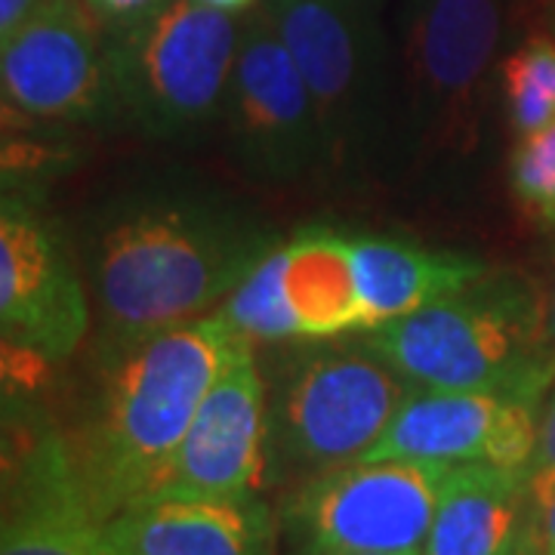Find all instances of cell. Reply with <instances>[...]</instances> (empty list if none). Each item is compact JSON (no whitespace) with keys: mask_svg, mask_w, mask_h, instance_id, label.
<instances>
[{"mask_svg":"<svg viewBox=\"0 0 555 555\" xmlns=\"http://www.w3.org/2000/svg\"><path fill=\"white\" fill-rule=\"evenodd\" d=\"M83 10L93 16L105 38L118 35L124 28L137 25L145 16H152L167 0H80Z\"/></svg>","mask_w":555,"mask_h":555,"instance_id":"22","label":"cell"},{"mask_svg":"<svg viewBox=\"0 0 555 555\" xmlns=\"http://www.w3.org/2000/svg\"><path fill=\"white\" fill-rule=\"evenodd\" d=\"M364 555H423V553H364Z\"/></svg>","mask_w":555,"mask_h":555,"instance_id":"28","label":"cell"},{"mask_svg":"<svg viewBox=\"0 0 555 555\" xmlns=\"http://www.w3.org/2000/svg\"><path fill=\"white\" fill-rule=\"evenodd\" d=\"M531 518L528 469L451 466L423 555H503Z\"/></svg>","mask_w":555,"mask_h":555,"instance_id":"17","label":"cell"},{"mask_svg":"<svg viewBox=\"0 0 555 555\" xmlns=\"http://www.w3.org/2000/svg\"><path fill=\"white\" fill-rule=\"evenodd\" d=\"M207 7H217V10H225V13H235V16H244L257 7V0H204Z\"/></svg>","mask_w":555,"mask_h":555,"instance_id":"26","label":"cell"},{"mask_svg":"<svg viewBox=\"0 0 555 555\" xmlns=\"http://www.w3.org/2000/svg\"><path fill=\"white\" fill-rule=\"evenodd\" d=\"M448 463L356 460L299 481L281 500L287 555L423 553Z\"/></svg>","mask_w":555,"mask_h":555,"instance_id":"8","label":"cell"},{"mask_svg":"<svg viewBox=\"0 0 555 555\" xmlns=\"http://www.w3.org/2000/svg\"><path fill=\"white\" fill-rule=\"evenodd\" d=\"M543 401L509 392L423 389L401 401L386 433L361 460L491 463L528 469L537 451Z\"/></svg>","mask_w":555,"mask_h":555,"instance_id":"13","label":"cell"},{"mask_svg":"<svg viewBox=\"0 0 555 555\" xmlns=\"http://www.w3.org/2000/svg\"><path fill=\"white\" fill-rule=\"evenodd\" d=\"M250 339L214 312L102 352V371L65 433L102 521L155 494L219 371Z\"/></svg>","mask_w":555,"mask_h":555,"instance_id":"2","label":"cell"},{"mask_svg":"<svg viewBox=\"0 0 555 555\" xmlns=\"http://www.w3.org/2000/svg\"><path fill=\"white\" fill-rule=\"evenodd\" d=\"M503 555H543L540 553V540H537V525L534 518L521 528V534L513 540V546Z\"/></svg>","mask_w":555,"mask_h":555,"instance_id":"25","label":"cell"},{"mask_svg":"<svg viewBox=\"0 0 555 555\" xmlns=\"http://www.w3.org/2000/svg\"><path fill=\"white\" fill-rule=\"evenodd\" d=\"M266 485L269 383L259 374L254 343H247L207 389L158 491L241 496L259 494Z\"/></svg>","mask_w":555,"mask_h":555,"instance_id":"14","label":"cell"},{"mask_svg":"<svg viewBox=\"0 0 555 555\" xmlns=\"http://www.w3.org/2000/svg\"><path fill=\"white\" fill-rule=\"evenodd\" d=\"M43 0H0V40L10 38Z\"/></svg>","mask_w":555,"mask_h":555,"instance_id":"24","label":"cell"},{"mask_svg":"<svg viewBox=\"0 0 555 555\" xmlns=\"http://www.w3.org/2000/svg\"><path fill=\"white\" fill-rule=\"evenodd\" d=\"M496 93L516 137H528L555 120V38L528 35L496 68Z\"/></svg>","mask_w":555,"mask_h":555,"instance_id":"19","label":"cell"},{"mask_svg":"<svg viewBox=\"0 0 555 555\" xmlns=\"http://www.w3.org/2000/svg\"><path fill=\"white\" fill-rule=\"evenodd\" d=\"M546 331H550V343L555 349V278L553 287H550V297H546Z\"/></svg>","mask_w":555,"mask_h":555,"instance_id":"27","label":"cell"},{"mask_svg":"<svg viewBox=\"0 0 555 555\" xmlns=\"http://www.w3.org/2000/svg\"><path fill=\"white\" fill-rule=\"evenodd\" d=\"M534 506L537 540H540V553L555 555V488L546 496H540Z\"/></svg>","mask_w":555,"mask_h":555,"instance_id":"23","label":"cell"},{"mask_svg":"<svg viewBox=\"0 0 555 555\" xmlns=\"http://www.w3.org/2000/svg\"><path fill=\"white\" fill-rule=\"evenodd\" d=\"M513 0H404L398 20L401 173L463 192L485 170L488 112Z\"/></svg>","mask_w":555,"mask_h":555,"instance_id":"3","label":"cell"},{"mask_svg":"<svg viewBox=\"0 0 555 555\" xmlns=\"http://www.w3.org/2000/svg\"><path fill=\"white\" fill-rule=\"evenodd\" d=\"M3 100L40 120L102 124L118 118L105 35L80 0H43L0 40Z\"/></svg>","mask_w":555,"mask_h":555,"instance_id":"12","label":"cell"},{"mask_svg":"<svg viewBox=\"0 0 555 555\" xmlns=\"http://www.w3.org/2000/svg\"><path fill=\"white\" fill-rule=\"evenodd\" d=\"M349 241L364 302V334L488 275V266L466 254L426 250L411 241L358 232Z\"/></svg>","mask_w":555,"mask_h":555,"instance_id":"18","label":"cell"},{"mask_svg":"<svg viewBox=\"0 0 555 555\" xmlns=\"http://www.w3.org/2000/svg\"><path fill=\"white\" fill-rule=\"evenodd\" d=\"M528 488H531V503H537L540 496H546L555 488V383L543 401L537 451L528 466Z\"/></svg>","mask_w":555,"mask_h":555,"instance_id":"21","label":"cell"},{"mask_svg":"<svg viewBox=\"0 0 555 555\" xmlns=\"http://www.w3.org/2000/svg\"><path fill=\"white\" fill-rule=\"evenodd\" d=\"M219 315L250 343H324L364 331L349 232L312 225L278 241Z\"/></svg>","mask_w":555,"mask_h":555,"instance_id":"10","label":"cell"},{"mask_svg":"<svg viewBox=\"0 0 555 555\" xmlns=\"http://www.w3.org/2000/svg\"><path fill=\"white\" fill-rule=\"evenodd\" d=\"M423 389L509 392L546 401L555 349L546 302L518 275H485L361 339Z\"/></svg>","mask_w":555,"mask_h":555,"instance_id":"5","label":"cell"},{"mask_svg":"<svg viewBox=\"0 0 555 555\" xmlns=\"http://www.w3.org/2000/svg\"><path fill=\"white\" fill-rule=\"evenodd\" d=\"M112 555H278L281 531L259 494H149L105 521Z\"/></svg>","mask_w":555,"mask_h":555,"instance_id":"16","label":"cell"},{"mask_svg":"<svg viewBox=\"0 0 555 555\" xmlns=\"http://www.w3.org/2000/svg\"><path fill=\"white\" fill-rule=\"evenodd\" d=\"M411 392L364 343L291 349L269 383V485L361 460Z\"/></svg>","mask_w":555,"mask_h":555,"instance_id":"7","label":"cell"},{"mask_svg":"<svg viewBox=\"0 0 555 555\" xmlns=\"http://www.w3.org/2000/svg\"><path fill=\"white\" fill-rule=\"evenodd\" d=\"M0 555H112L65 433H40L7 469Z\"/></svg>","mask_w":555,"mask_h":555,"instance_id":"15","label":"cell"},{"mask_svg":"<svg viewBox=\"0 0 555 555\" xmlns=\"http://www.w3.org/2000/svg\"><path fill=\"white\" fill-rule=\"evenodd\" d=\"M0 327L3 343L43 361H65L87 337L90 299L56 222L22 192L0 204Z\"/></svg>","mask_w":555,"mask_h":555,"instance_id":"11","label":"cell"},{"mask_svg":"<svg viewBox=\"0 0 555 555\" xmlns=\"http://www.w3.org/2000/svg\"><path fill=\"white\" fill-rule=\"evenodd\" d=\"M244 22L204 0H167L105 38L115 108L158 142H189L222 120Z\"/></svg>","mask_w":555,"mask_h":555,"instance_id":"6","label":"cell"},{"mask_svg":"<svg viewBox=\"0 0 555 555\" xmlns=\"http://www.w3.org/2000/svg\"><path fill=\"white\" fill-rule=\"evenodd\" d=\"M278 241L254 210L195 185H152L108 201L83 232L80 257L102 352L201 318Z\"/></svg>","mask_w":555,"mask_h":555,"instance_id":"1","label":"cell"},{"mask_svg":"<svg viewBox=\"0 0 555 555\" xmlns=\"http://www.w3.org/2000/svg\"><path fill=\"white\" fill-rule=\"evenodd\" d=\"M222 124L229 155L250 182L287 189L327 177L309 87L262 3L241 28Z\"/></svg>","mask_w":555,"mask_h":555,"instance_id":"9","label":"cell"},{"mask_svg":"<svg viewBox=\"0 0 555 555\" xmlns=\"http://www.w3.org/2000/svg\"><path fill=\"white\" fill-rule=\"evenodd\" d=\"M315 105L327 179L364 185L401 167L396 47L386 0H262Z\"/></svg>","mask_w":555,"mask_h":555,"instance_id":"4","label":"cell"},{"mask_svg":"<svg viewBox=\"0 0 555 555\" xmlns=\"http://www.w3.org/2000/svg\"><path fill=\"white\" fill-rule=\"evenodd\" d=\"M509 185L525 210L543 225H555V120L518 137L509 158Z\"/></svg>","mask_w":555,"mask_h":555,"instance_id":"20","label":"cell"}]
</instances>
